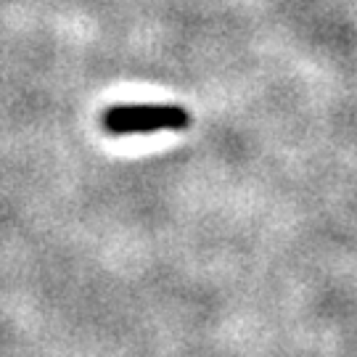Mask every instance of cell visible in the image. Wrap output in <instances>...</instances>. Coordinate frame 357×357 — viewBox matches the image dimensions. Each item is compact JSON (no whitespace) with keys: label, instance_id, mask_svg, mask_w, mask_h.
<instances>
[{"label":"cell","instance_id":"6da1fadb","mask_svg":"<svg viewBox=\"0 0 357 357\" xmlns=\"http://www.w3.org/2000/svg\"><path fill=\"white\" fill-rule=\"evenodd\" d=\"M103 130L109 135H149L162 130H185L191 114L172 103H128L103 112Z\"/></svg>","mask_w":357,"mask_h":357}]
</instances>
